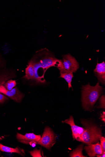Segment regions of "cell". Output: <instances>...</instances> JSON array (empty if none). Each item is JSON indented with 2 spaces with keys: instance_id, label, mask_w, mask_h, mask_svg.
Returning a JSON list of instances; mask_svg holds the SVG:
<instances>
[{
  "instance_id": "4",
  "label": "cell",
  "mask_w": 105,
  "mask_h": 157,
  "mask_svg": "<svg viewBox=\"0 0 105 157\" xmlns=\"http://www.w3.org/2000/svg\"><path fill=\"white\" fill-rule=\"evenodd\" d=\"M38 62L40 67L45 72L52 67H56L59 69L64 68L63 61L56 59L53 56H45Z\"/></svg>"
},
{
  "instance_id": "13",
  "label": "cell",
  "mask_w": 105,
  "mask_h": 157,
  "mask_svg": "<svg viewBox=\"0 0 105 157\" xmlns=\"http://www.w3.org/2000/svg\"><path fill=\"white\" fill-rule=\"evenodd\" d=\"M0 151L8 153H17L23 157L25 154L24 151L18 147L14 148L4 146L1 144H0Z\"/></svg>"
},
{
  "instance_id": "5",
  "label": "cell",
  "mask_w": 105,
  "mask_h": 157,
  "mask_svg": "<svg viewBox=\"0 0 105 157\" xmlns=\"http://www.w3.org/2000/svg\"><path fill=\"white\" fill-rule=\"evenodd\" d=\"M63 64L64 68L66 70L75 73L79 68L78 62L74 57L70 54L63 56Z\"/></svg>"
},
{
  "instance_id": "10",
  "label": "cell",
  "mask_w": 105,
  "mask_h": 157,
  "mask_svg": "<svg viewBox=\"0 0 105 157\" xmlns=\"http://www.w3.org/2000/svg\"><path fill=\"white\" fill-rule=\"evenodd\" d=\"M33 63L34 70V79L38 82L44 83L46 82L44 79V75L41 72V69L37 61H35L34 60H31Z\"/></svg>"
},
{
  "instance_id": "17",
  "label": "cell",
  "mask_w": 105,
  "mask_h": 157,
  "mask_svg": "<svg viewBox=\"0 0 105 157\" xmlns=\"http://www.w3.org/2000/svg\"><path fill=\"white\" fill-rule=\"evenodd\" d=\"M11 77L10 74L8 73L0 74V84L3 85L6 81L11 78Z\"/></svg>"
},
{
  "instance_id": "19",
  "label": "cell",
  "mask_w": 105,
  "mask_h": 157,
  "mask_svg": "<svg viewBox=\"0 0 105 157\" xmlns=\"http://www.w3.org/2000/svg\"><path fill=\"white\" fill-rule=\"evenodd\" d=\"M99 140L100 141V145L103 154L105 153V138L102 136L99 137Z\"/></svg>"
},
{
  "instance_id": "9",
  "label": "cell",
  "mask_w": 105,
  "mask_h": 157,
  "mask_svg": "<svg viewBox=\"0 0 105 157\" xmlns=\"http://www.w3.org/2000/svg\"><path fill=\"white\" fill-rule=\"evenodd\" d=\"M84 149L89 157H94L97 155H101L103 154L99 142L96 144H91L85 146Z\"/></svg>"
},
{
  "instance_id": "7",
  "label": "cell",
  "mask_w": 105,
  "mask_h": 157,
  "mask_svg": "<svg viewBox=\"0 0 105 157\" xmlns=\"http://www.w3.org/2000/svg\"><path fill=\"white\" fill-rule=\"evenodd\" d=\"M16 137L18 140L22 143L33 145H36L41 138L40 135H37L33 133H26L23 135L18 133Z\"/></svg>"
},
{
  "instance_id": "22",
  "label": "cell",
  "mask_w": 105,
  "mask_h": 157,
  "mask_svg": "<svg viewBox=\"0 0 105 157\" xmlns=\"http://www.w3.org/2000/svg\"><path fill=\"white\" fill-rule=\"evenodd\" d=\"M101 118L102 119V120L105 122V112H103V115L101 116Z\"/></svg>"
},
{
  "instance_id": "21",
  "label": "cell",
  "mask_w": 105,
  "mask_h": 157,
  "mask_svg": "<svg viewBox=\"0 0 105 157\" xmlns=\"http://www.w3.org/2000/svg\"><path fill=\"white\" fill-rule=\"evenodd\" d=\"M8 98L0 92V103H2L5 102Z\"/></svg>"
},
{
  "instance_id": "24",
  "label": "cell",
  "mask_w": 105,
  "mask_h": 157,
  "mask_svg": "<svg viewBox=\"0 0 105 157\" xmlns=\"http://www.w3.org/2000/svg\"></svg>"
},
{
  "instance_id": "14",
  "label": "cell",
  "mask_w": 105,
  "mask_h": 157,
  "mask_svg": "<svg viewBox=\"0 0 105 157\" xmlns=\"http://www.w3.org/2000/svg\"><path fill=\"white\" fill-rule=\"evenodd\" d=\"M34 66L31 61L29 62L28 65L25 69V75L23 77L27 80L34 79Z\"/></svg>"
},
{
  "instance_id": "8",
  "label": "cell",
  "mask_w": 105,
  "mask_h": 157,
  "mask_svg": "<svg viewBox=\"0 0 105 157\" xmlns=\"http://www.w3.org/2000/svg\"><path fill=\"white\" fill-rule=\"evenodd\" d=\"M0 92L9 97L15 101L20 103L24 95L17 87L13 88L11 90H7L2 84H0Z\"/></svg>"
},
{
  "instance_id": "23",
  "label": "cell",
  "mask_w": 105,
  "mask_h": 157,
  "mask_svg": "<svg viewBox=\"0 0 105 157\" xmlns=\"http://www.w3.org/2000/svg\"><path fill=\"white\" fill-rule=\"evenodd\" d=\"M96 156L98 157H105V153L102 154L101 155H97Z\"/></svg>"
},
{
  "instance_id": "6",
  "label": "cell",
  "mask_w": 105,
  "mask_h": 157,
  "mask_svg": "<svg viewBox=\"0 0 105 157\" xmlns=\"http://www.w3.org/2000/svg\"><path fill=\"white\" fill-rule=\"evenodd\" d=\"M62 122L63 123L68 124L71 126L73 139H76L80 141L82 135L85 131V128L75 124L72 116H70L69 119L63 121Z\"/></svg>"
},
{
  "instance_id": "18",
  "label": "cell",
  "mask_w": 105,
  "mask_h": 157,
  "mask_svg": "<svg viewBox=\"0 0 105 157\" xmlns=\"http://www.w3.org/2000/svg\"><path fill=\"white\" fill-rule=\"evenodd\" d=\"M29 153L33 157H42L41 150H38L35 149L33 151H30Z\"/></svg>"
},
{
  "instance_id": "1",
  "label": "cell",
  "mask_w": 105,
  "mask_h": 157,
  "mask_svg": "<svg viewBox=\"0 0 105 157\" xmlns=\"http://www.w3.org/2000/svg\"><path fill=\"white\" fill-rule=\"evenodd\" d=\"M103 88L99 82L95 86L88 83L83 86L82 87V102L83 109L85 110H91L94 107L101 94Z\"/></svg>"
},
{
  "instance_id": "20",
  "label": "cell",
  "mask_w": 105,
  "mask_h": 157,
  "mask_svg": "<svg viewBox=\"0 0 105 157\" xmlns=\"http://www.w3.org/2000/svg\"><path fill=\"white\" fill-rule=\"evenodd\" d=\"M99 108L105 109V96H102L100 100V105Z\"/></svg>"
},
{
  "instance_id": "3",
  "label": "cell",
  "mask_w": 105,
  "mask_h": 157,
  "mask_svg": "<svg viewBox=\"0 0 105 157\" xmlns=\"http://www.w3.org/2000/svg\"><path fill=\"white\" fill-rule=\"evenodd\" d=\"M56 136L53 131L49 127L44 129L42 137L37 144L47 149L50 150L56 142Z\"/></svg>"
},
{
  "instance_id": "16",
  "label": "cell",
  "mask_w": 105,
  "mask_h": 157,
  "mask_svg": "<svg viewBox=\"0 0 105 157\" xmlns=\"http://www.w3.org/2000/svg\"><path fill=\"white\" fill-rule=\"evenodd\" d=\"M17 84L15 80H10L7 81L3 85L7 90L10 91L16 86Z\"/></svg>"
},
{
  "instance_id": "15",
  "label": "cell",
  "mask_w": 105,
  "mask_h": 157,
  "mask_svg": "<svg viewBox=\"0 0 105 157\" xmlns=\"http://www.w3.org/2000/svg\"><path fill=\"white\" fill-rule=\"evenodd\" d=\"M84 145L82 144L79 146L76 149L73 150L70 153V156L71 157H85L83 155L82 151L83 150Z\"/></svg>"
},
{
  "instance_id": "11",
  "label": "cell",
  "mask_w": 105,
  "mask_h": 157,
  "mask_svg": "<svg viewBox=\"0 0 105 157\" xmlns=\"http://www.w3.org/2000/svg\"><path fill=\"white\" fill-rule=\"evenodd\" d=\"M94 71L99 80L102 84H104L105 82V62H103L101 63H98Z\"/></svg>"
},
{
  "instance_id": "12",
  "label": "cell",
  "mask_w": 105,
  "mask_h": 157,
  "mask_svg": "<svg viewBox=\"0 0 105 157\" xmlns=\"http://www.w3.org/2000/svg\"><path fill=\"white\" fill-rule=\"evenodd\" d=\"M60 72V77L64 79L68 84L69 89L72 88V80L73 77V73L66 70L64 68L59 69Z\"/></svg>"
},
{
  "instance_id": "2",
  "label": "cell",
  "mask_w": 105,
  "mask_h": 157,
  "mask_svg": "<svg viewBox=\"0 0 105 157\" xmlns=\"http://www.w3.org/2000/svg\"><path fill=\"white\" fill-rule=\"evenodd\" d=\"M81 122L85 131L82 135L80 141L87 145L99 141L100 137L102 136L101 128L88 121L82 120Z\"/></svg>"
}]
</instances>
